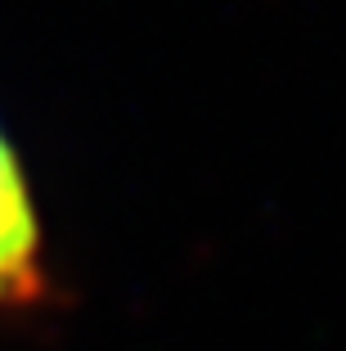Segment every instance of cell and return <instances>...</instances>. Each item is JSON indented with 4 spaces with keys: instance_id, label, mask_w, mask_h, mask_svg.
<instances>
[{
    "instance_id": "1",
    "label": "cell",
    "mask_w": 346,
    "mask_h": 351,
    "mask_svg": "<svg viewBox=\"0 0 346 351\" xmlns=\"http://www.w3.org/2000/svg\"><path fill=\"white\" fill-rule=\"evenodd\" d=\"M54 298L45 221L18 145L0 122V315L41 311Z\"/></svg>"
}]
</instances>
